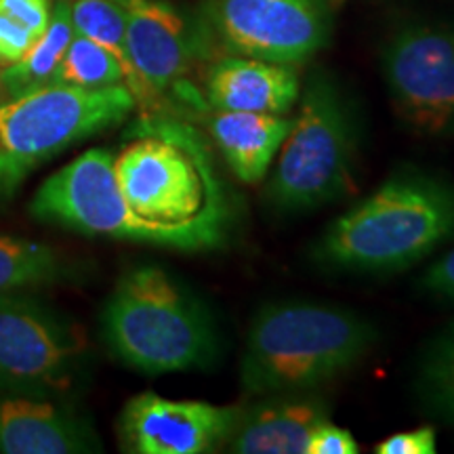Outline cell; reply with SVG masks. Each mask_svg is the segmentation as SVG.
Instances as JSON below:
<instances>
[{"label":"cell","instance_id":"cell-20","mask_svg":"<svg viewBox=\"0 0 454 454\" xmlns=\"http://www.w3.org/2000/svg\"><path fill=\"white\" fill-rule=\"evenodd\" d=\"M67 263L49 244L0 236V294L64 280Z\"/></svg>","mask_w":454,"mask_h":454},{"label":"cell","instance_id":"cell-11","mask_svg":"<svg viewBox=\"0 0 454 454\" xmlns=\"http://www.w3.org/2000/svg\"><path fill=\"white\" fill-rule=\"evenodd\" d=\"M240 406L168 400L152 391L124 404L121 444L135 454H207L223 450L234 431Z\"/></svg>","mask_w":454,"mask_h":454},{"label":"cell","instance_id":"cell-12","mask_svg":"<svg viewBox=\"0 0 454 454\" xmlns=\"http://www.w3.org/2000/svg\"><path fill=\"white\" fill-rule=\"evenodd\" d=\"M207 44L202 27H192L162 0L127 3V53L137 74L144 106L175 89Z\"/></svg>","mask_w":454,"mask_h":454},{"label":"cell","instance_id":"cell-22","mask_svg":"<svg viewBox=\"0 0 454 454\" xmlns=\"http://www.w3.org/2000/svg\"><path fill=\"white\" fill-rule=\"evenodd\" d=\"M38 38L41 36H36L30 27L20 24L7 11L0 9V66L20 61Z\"/></svg>","mask_w":454,"mask_h":454},{"label":"cell","instance_id":"cell-19","mask_svg":"<svg viewBox=\"0 0 454 454\" xmlns=\"http://www.w3.org/2000/svg\"><path fill=\"white\" fill-rule=\"evenodd\" d=\"M74 34L90 38L93 43L110 51L121 61L124 84L137 104H144V90L129 61L127 53V4L116 0H74L70 3Z\"/></svg>","mask_w":454,"mask_h":454},{"label":"cell","instance_id":"cell-16","mask_svg":"<svg viewBox=\"0 0 454 454\" xmlns=\"http://www.w3.org/2000/svg\"><path fill=\"white\" fill-rule=\"evenodd\" d=\"M291 124L293 118L284 114L215 112L208 133L234 177L257 185L270 175Z\"/></svg>","mask_w":454,"mask_h":454},{"label":"cell","instance_id":"cell-13","mask_svg":"<svg viewBox=\"0 0 454 454\" xmlns=\"http://www.w3.org/2000/svg\"><path fill=\"white\" fill-rule=\"evenodd\" d=\"M328 419V404L314 391L259 395L240 406L223 450L234 454H308L314 429Z\"/></svg>","mask_w":454,"mask_h":454},{"label":"cell","instance_id":"cell-14","mask_svg":"<svg viewBox=\"0 0 454 454\" xmlns=\"http://www.w3.org/2000/svg\"><path fill=\"white\" fill-rule=\"evenodd\" d=\"M99 440L76 412L36 397H0V452H99Z\"/></svg>","mask_w":454,"mask_h":454},{"label":"cell","instance_id":"cell-27","mask_svg":"<svg viewBox=\"0 0 454 454\" xmlns=\"http://www.w3.org/2000/svg\"><path fill=\"white\" fill-rule=\"evenodd\" d=\"M3 101H7V98H4V89H3V82H0V104H3Z\"/></svg>","mask_w":454,"mask_h":454},{"label":"cell","instance_id":"cell-24","mask_svg":"<svg viewBox=\"0 0 454 454\" xmlns=\"http://www.w3.org/2000/svg\"><path fill=\"white\" fill-rule=\"evenodd\" d=\"M435 450H438V440H435V429L429 425L397 431L374 448L377 454H434Z\"/></svg>","mask_w":454,"mask_h":454},{"label":"cell","instance_id":"cell-3","mask_svg":"<svg viewBox=\"0 0 454 454\" xmlns=\"http://www.w3.org/2000/svg\"><path fill=\"white\" fill-rule=\"evenodd\" d=\"M377 340V326L349 308L271 301L248 326L238 377L242 389L257 397L314 391L354 371Z\"/></svg>","mask_w":454,"mask_h":454},{"label":"cell","instance_id":"cell-2","mask_svg":"<svg viewBox=\"0 0 454 454\" xmlns=\"http://www.w3.org/2000/svg\"><path fill=\"white\" fill-rule=\"evenodd\" d=\"M452 238L454 184L408 167L334 219L311 247V259L333 271L395 274Z\"/></svg>","mask_w":454,"mask_h":454},{"label":"cell","instance_id":"cell-1","mask_svg":"<svg viewBox=\"0 0 454 454\" xmlns=\"http://www.w3.org/2000/svg\"><path fill=\"white\" fill-rule=\"evenodd\" d=\"M144 124V133L114 156L130 208L173 230L185 251L223 247L236 213L211 150L187 124L160 118Z\"/></svg>","mask_w":454,"mask_h":454},{"label":"cell","instance_id":"cell-15","mask_svg":"<svg viewBox=\"0 0 454 454\" xmlns=\"http://www.w3.org/2000/svg\"><path fill=\"white\" fill-rule=\"evenodd\" d=\"M299 93V74L293 66L230 55L208 70L204 95L215 112L288 114Z\"/></svg>","mask_w":454,"mask_h":454},{"label":"cell","instance_id":"cell-5","mask_svg":"<svg viewBox=\"0 0 454 454\" xmlns=\"http://www.w3.org/2000/svg\"><path fill=\"white\" fill-rule=\"evenodd\" d=\"M357 147L354 104L325 74L311 76L265 185L268 207L278 215H301L339 200L349 190Z\"/></svg>","mask_w":454,"mask_h":454},{"label":"cell","instance_id":"cell-4","mask_svg":"<svg viewBox=\"0 0 454 454\" xmlns=\"http://www.w3.org/2000/svg\"><path fill=\"white\" fill-rule=\"evenodd\" d=\"M101 334L116 360L145 374L207 371L221 356L207 305L156 265L121 276L101 311Z\"/></svg>","mask_w":454,"mask_h":454},{"label":"cell","instance_id":"cell-7","mask_svg":"<svg viewBox=\"0 0 454 454\" xmlns=\"http://www.w3.org/2000/svg\"><path fill=\"white\" fill-rule=\"evenodd\" d=\"M36 219L57 223L87 236H107L185 251V244L168 227L139 217L118 184L114 154L93 147L38 187L30 204Z\"/></svg>","mask_w":454,"mask_h":454},{"label":"cell","instance_id":"cell-28","mask_svg":"<svg viewBox=\"0 0 454 454\" xmlns=\"http://www.w3.org/2000/svg\"><path fill=\"white\" fill-rule=\"evenodd\" d=\"M116 3H121V4H127V3H129V0H116Z\"/></svg>","mask_w":454,"mask_h":454},{"label":"cell","instance_id":"cell-23","mask_svg":"<svg viewBox=\"0 0 454 454\" xmlns=\"http://www.w3.org/2000/svg\"><path fill=\"white\" fill-rule=\"evenodd\" d=\"M419 286L423 294L431 299L442 301V303H454V248L442 254L423 271L419 278Z\"/></svg>","mask_w":454,"mask_h":454},{"label":"cell","instance_id":"cell-9","mask_svg":"<svg viewBox=\"0 0 454 454\" xmlns=\"http://www.w3.org/2000/svg\"><path fill=\"white\" fill-rule=\"evenodd\" d=\"M381 70L397 116L427 137H454V27L408 21L383 44Z\"/></svg>","mask_w":454,"mask_h":454},{"label":"cell","instance_id":"cell-21","mask_svg":"<svg viewBox=\"0 0 454 454\" xmlns=\"http://www.w3.org/2000/svg\"><path fill=\"white\" fill-rule=\"evenodd\" d=\"M51 84H67V87L82 89L112 87V84H124V70L121 61L110 51L87 36L74 34L70 47L61 57Z\"/></svg>","mask_w":454,"mask_h":454},{"label":"cell","instance_id":"cell-26","mask_svg":"<svg viewBox=\"0 0 454 454\" xmlns=\"http://www.w3.org/2000/svg\"><path fill=\"white\" fill-rule=\"evenodd\" d=\"M0 9L7 11L20 24L43 36L51 21V0H0Z\"/></svg>","mask_w":454,"mask_h":454},{"label":"cell","instance_id":"cell-18","mask_svg":"<svg viewBox=\"0 0 454 454\" xmlns=\"http://www.w3.org/2000/svg\"><path fill=\"white\" fill-rule=\"evenodd\" d=\"M414 394L429 417L454 427V320L435 333L419 356Z\"/></svg>","mask_w":454,"mask_h":454},{"label":"cell","instance_id":"cell-8","mask_svg":"<svg viewBox=\"0 0 454 454\" xmlns=\"http://www.w3.org/2000/svg\"><path fill=\"white\" fill-rule=\"evenodd\" d=\"M87 337L70 317L21 291L0 294V387L66 394L81 379Z\"/></svg>","mask_w":454,"mask_h":454},{"label":"cell","instance_id":"cell-10","mask_svg":"<svg viewBox=\"0 0 454 454\" xmlns=\"http://www.w3.org/2000/svg\"><path fill=\"white\" fill-rule=\"evenodd\" d=\"M227 53L297 66L326 47L328 0H211L200 24Z\"/></svg>","mask_w":454,"mask_h":454},{"label":"cell","instance_id":"cell-6","mask_svg":"<svg viewBox=\"0 0 454 454\" xmlns=\"http://www.w3.org/2000/svg\"><path fill=\"white\" fill-rule=\"evenodd\" d=\"M137 101L127 84H47L0 104V196L43 162L127 121Z\"/></svg>","mask_w":454,"mask_h":454},{"label":"cell","instance_id":"cell-17","mask_svg":"<svg viewBox=\"0 0 454 454\" xmlns=\"http://www.w3.org/2000/svg\"><path fill=\"white\" fill-rule=\"evenodd\" d=\"M74 38L72 13L67 0H57L51 9V21L44 34L32 44L30 51L15 64L4 66L0 70L4 98L13 99L20 95L30 93L34 89L47 87L53 82L55 70L61 57L66 55Z\"/></svg>","mask_w":454,"mask_h":454},{"label":"cell","instance_id":"cell-25","mask_svg":"<svg viewBox=\"0 0 454 454\" xmlns=\"http://www.w3.org/2000/svg\"><path fill=\"white\" fill-rule=\"evenodd\" d=\"M360 452V446L354 435L348 429L337 427L331 423V419L322 421L314 429L309 438L308 454H356Z\"/></svg>","mask_w":454,"mask_h":454}]
</instances>
